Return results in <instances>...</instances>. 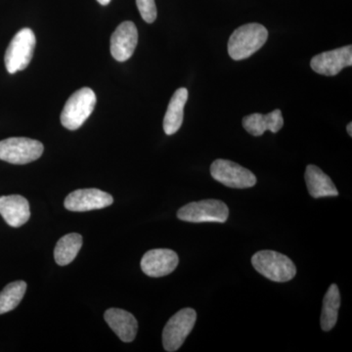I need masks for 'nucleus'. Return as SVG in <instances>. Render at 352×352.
Returning <instances> with one entry per match:
<instances>
[{"mask_svg":"<svg viewBox=\"0 0 352 352\" xmlns=\"http://www.w3.org/2000/svg\"><path fill=\"white\" fill-rule=\"evenodd\" d=\"M267 38V29L263 25L251 23L241 25L229 38V56L235 61L248 59L263 47Z\"/></svg>","mask_w":352,"mask_h":352,"instance_id":"f257e3e1","label":"nucleus"},{"mask_svg":"<svg viewBox=\"0 0 352 352\" xmlns=\"http://www.w3.org/2000/svg\"><path fill=\"white\" fill-rule=\"evenodd\" d=\"M254 270L271 281H291L296 274V267L293 261L280 252L274 251H261L252 258Z\"/></svg>","mask_w":352,"mask_h":352,"instance_id":"f03ea898","label":"nucleus"},{"mask_svg":"<svg viewBox=\"0 0 352 352\" xmlns=\"http://www.w3.org/2000/svg\"><path fill=\"white\" fill-rule=\"evenodd\" d=\"M96 101V95L91 88L78 89L65 104L61 113L62 126L69 131L80 129L94 112Z\"/></svg>","mask_w":352,"mask_h":352,"instance_id":"7ed1b4c3","label":"nucleus"},{"mask_svg":"<svg viewBox=\"0 0 352 352\" xmlns=\"http://www.w3.org/2000/svg\"><path fill=\"white\" fill-rule=\"evenodd\" d=\"M36 43V36L29 28H25L15 34L4 57L8 73L16 74L29 66L34 56Z\"/></svg>","mask_w":352,"mask_h":352,"instance_id":"20e7f679","label":"nucleus"},{"mask_svg":"<svg viewBox=\"0 0 352 352\" xmlns=\"http://www.w3.org/2000/svg\"><path fill=\"white\" fill-rule=\"evenodd\" d=\"M43 143L25 138H11L0 141V160L13 164L36 161L43 154Z\"/></svg>","mask_w":352,"mask_h":352,"instance_id":"39448f33","label":"nucleus"},{"mask_svg":"<svg viewBox=\"0 0 352 352\" xmlns=\"http://www.w3.org/2000/svg\"><path fill=\"white\" fill-rule=\"evenodd\" d=\"M229 217V208L226 204L219 200H203L193 201L184 206L177 212L180 220L192 223L201 222H219L224 223Z\"/></svg>","mask_w":352,"mask_h":352,"instance_id":"423d86ee","label":"nucleus"},{"mask_svg":"<svg viewBox=\"0 0 352 352\" xmlns=\"http://www.w3.org/2000/svg\"><path fill=\"white\" fill-rule=\"evenodd\" d=\"M196 320L197 314L192 308H183L173 315L164 328V349L168 352L178 351L193 330Z\"/></svg>","mask_w":352,"mask_h":352,"instance_id":"0eeeda50","label":"nucleus"},{"mask_svg":"<svg viewBox=\"0 0 352 352\" xmlns=\"http://www.w3.org/2000/svg\"><path fill=\"white\" fill-rule=\"evenodd\" d=\"M212 178L230 188H251L256 184V177L251 170L228 160H215L210 166Z\"/></svg>","mask_w":352,"mask_h":352,"instance_id":"6e6552de","label":"nucleus"},{"mask_svg":"<svg viewBox=\"0 0 352 352\" xmlns=\"http://www.w3.org/2000/svg\"><path fill=\"white\" fill-rule=\"evenodd\" d=\"M310 66L319 75L337 76L342 69L352 66V46L347 45L316 55L312 58Z\"/></svg>","mask_w":352,"mask_h":352,"instance_id":"1a4fd4ad","label":"nucleus"},{"mask_svg":"<svg viewBox=\"0 0 352 352\" xmlns=\"http://www.w3.org/2000/svg\"><path fill=\"white\" fill-rule=\"evenodd\" d=\"M113 203V197L99 189H80L65 199L64 205L72 212H88L107 208Z\"/></svg>","mask_w":352,"mask_h":352,"instance_id":"9d476101","label":"nucleus"},{"mask_svg":"<svg viewBox=\"0 0 352 352\" xmlns=\"http://www.w3.org/2000/svg\"><path fill=\"white\" fill-rule=\"evenodd\" d=\"M179 258L168 249H155L146 252L141 261V270L149 277H163L177 267Z\"/></svg>","mask_w":352,"mask_h":352,"instance_id":"9b49d317","label":"nucleus"},{"mask_svg":"<svg viewBox=\"0 0 352 352\" xmlns=\"http://www.w3.org/2000/svg\"><path fill=\"white\" fill-rule=\"evenodd\" d=\"M138 43V28L131 21H126L111 36V54L117 61H126L133 55Z\"/></svg>","mask_w":352,"mask_h":352,"instance_id":"f8f14e48","label":"nucleus"},{"mask_svg":"<svg viewBox=\"0 0 352 352\" xmlns=\"http://www.w3.org/2000/svg\"><path fill=\"white\" fill-rule=\"evenodd\" d=\"M0 214L8 226L15 228L24 226L31 217L29 201L20 195L0 197Z\"/></svg>","mask_w":352,"mask_h":352,"instance_id":"ddd939ff","label":"nucleus"},{"mask_svg":"<svg viewBox=\"0 0 352 352\" xmlns=\"http://www.w3.org/2000/svg\"><path fill=\"white\" fill-rule=\"evenodd\" d=\"M109 327L124 342H131L138 333V323L135 317L129 312L119 308H110L104 314Z\"/></svg>","mask_w":352,"mask_h":352,"instance_id":"4468645a","label":"nucleus"},{"mask_svg":"<svg viewBox=\"0 0 352 352\" xmlns=\"http://www.w3.org/2000/svg\"><path fill=\"white\" fill-rule=\"evenodd\" d=\"M283 126V115L279 109L267 115L252 113L243 119V126L252 136H261L266 131L277 133Z\"/></svg>","mask_w":352,"mask_h":352,"instance_id":"2eb2a0df","label":"nucleus"},{"mask_svg":"<svg viewBox=\"0 0 352 352\" xmlns=\"http://www.w3.org/2000/svg\"><path fill=\"white\" fill-rule=\"evenodd\" d=\"M305 182L308 193L314 199L323 198V197H335L339 195L337 187L335 186L332 179L318 166L309 164L305 170Z\"/></svg>","mask_w":352,"mask_h":352,"instance_id":"dca6fc26","label":"nucleus"},{"mask_svg":"<svg viewBox=\"0 0 352 352\" xmlns=\"http://www.w3.org/2000/svg\"><path fill=\"white\" fill-rule=\"evenodd\" d=\"M188 100V90L182 87L171 97L164 119V131L166 135H173L179 131L184 118V107Z\"/></svg>","mask_w":352,"mask_h":352,"instance_id":"f3484780","label":"nucleus"},{"mask_svg":"<svg viewBox=\"0 0 352 352\" xmlns=\"http://www.w3.org/2000/svg\"><path fill=\"white\" fill-rule=\"evenodd\" d=\"M340 307V294L337 285L332 284L324 296L321 314V328L325 332L332 330L338 321Z\"/></svg>","mask_w":352,"mask_h":352,"instance_id":"a211bd4d","label":"nucleus"},{"mask_svg":"<svg viewBox=\"0 0 352 352\" xmlns=\"http://www.w3.org/2000/svg\"><path fill=\"white\" fill-rule=\"evenodd\" d=\"M82 237L78 233H71L58 241L54 250V258L57 264L65 266L73 263L82 249Z\"/></svg>","mask_w":352,"mask_h":352,"instance_id":"6ab92c4d","label":"nucleus"},{"mask_svg":"<svg viewBox=\"0 0 352 352\" xmlns=\"http://www.w3.org/2000/svg\"><path fill=\"white\" fill-rule=\"evenodd\" d=\"M27 291V283L16 281L7 285L0 293V314L12 311L19 305Z\"/></svg>","mask_w":352,"mask_h":352,"instance_id":"aec40b11","label":"nucleus"},{"mask_svg":"<svg viewBox=\"0 0 352 352\" xmlns=\"http://www.w3.org/2000/svg\"><path fill=\"white\" fill-rule=\"evenodd\" d=\"M136 6L141 17L148 24H152L157 19V7L155 0H136Z\"/></svg>","mask_w":352,"mask_h":352,"instance_id":"412c9836","label":"nucleus"},{"mask_svg":"<svg viewBox=\"0 0 352 352\" xmlns=\"http://www.w3.org/2000/svg\"><path fill=\"white\" fill-rule=\"evenodd\" d=\"M101 6H108L110 3L111 0H97Z\"/></svg>","mask_w":352,"mask_h":352,"instance_id":"4be33fe9","label":"nucleus"},{"mask_svg":"<svg viewBox=\"0 0 352 352\" xmlns=\"http://www.w3.org/2000/svg\"><path fill=\"white\" fill-rule=\"evenodd\" d=\"M346 131L349 132V136H352V124L349 122V126L346 127Z\"/></svg>","mask_w":352,"mask_h":352,"instance_id":"5701e85b","label":"nucleus"}]
</instances>
